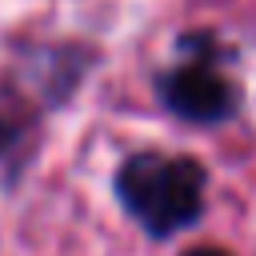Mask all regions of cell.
Returning a JSON list of instances; mask_svg holds the SVG:
<instances>
[{
  "label": "cell",
  "mask_w": 256,
  "mask_h": 256,
  "mask_svg": "<svg viewBox=\"0 0 256 256\" xmlns=\"http://www.w3.org/2000/svg\"><path fill=\"white\" fill-rule=\"evenodd\" d=\"M160 96L176 116L192 124H216L236 108V88L212 60H188L172 68L160 80Z\"/></svg>",
  "instance_id": "2"
},
{
  "label": "cell",
  "mask_w": 256,
  "mask_h": 256,
  "mask_svg": "<svg viewBox=\"0 0 256 256\" xmlns=\"http://www.w3.org/2000/svg\"><path fill=\"white\" fill-rule=\"evenodd\" d=\"M116 192H120V204L152 236H168L200 216L204 172L192 156L140 152L124 160V168L116 172Z\"/></svg>",
  "instance_id": "1"
},
{
  "label": "cell",
  "mask_w": 256,
  "mask_h": 256,
  "mask_svg": "<svg viewBox=\"0 0 256 256\" xmlns=\"http://www.w3.org/2000/svg\"><path fill=\"white\" fill-rule=\"evenodd\" d=\"M184 256H228L224 248H192V252H184Z\"/></svg>",
  "instance_id": "3"
}]
</instances>
